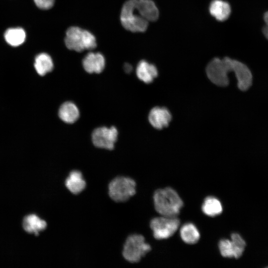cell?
I'll return each mask as SVG.
<instances>
[{"mask_svg": "<svg viewBox=\"0 0 268 268\" xmlns=\"http://www.w3.org/2000/svg\"><path fill=\"white\" fill-rule=\"evenodd\" d=\"M153 198L155 209L161 216L177 217L183 206L178 193L170 187L157 190Z\"/></svg>", "mask_w": 268, "mask_h": 268, "instance_id": "6da1fadb", "label": "cell"}, {"mask_svg": "<svg viewBox=\"0 0 268 268\" xmlns=\"http://www.w3.org/2000/svg\"><path fill=\"white\" fill-rule=\"evenodd\" d=\"M64 41L68 49L77 52H81L85 50H92L97 46L94 35L78 26H70L67 28Z\"/></svg>", "mask_w": 268, "mask_h": 268, "instance_id": "7a4b0ae2", "label": "cell"}, {"mask_svg": "<svg viewBox=\"0 0 268 268\" xmlns=\"http://www.w3.org/2000/svg\"><path fill=\"white\" fill-rule=\"evenodd\" d=\"M235 60L225 57L216 58L207 65L206 73L208 79L214 84L226 86L229 84L228 73L233 72Z\"/></svg>", "mask_w": 268, "mask_h": 268, "instance_id": "3957f363", "label": "cell"}, {"mask_svg": "<svg viewBox=\"0 0 268 268\" xmlns=\"http://www.w3.org/2000/svg\"><path fill=\"white\" fill-rule=\"evenodd\" d=\"M135 0H127L122 6L120 21L123 27L132 32H143L148 25V21L141 16L134 5Z\"/></svg>", "mask_w": 268, "mask_h": 268, "instance_id": "277c9868", "label": "cell"}, {"mask_svg": "<svg viewBox=\"0 0 268 268\" xmlns=\"http://www.w3.org/2000/svg\"><path fill=\"white\" fill-rule=\"evenodd\" d=\"M108 195L116 202H124L136 193V183L130 177L118 176L112 179L108 186Z\"/></svg>", "mask_w": 268, "mask_h": 268, "instance_id": "5b68a950", "label": "cell"}, {"mask_svg": "<svg viewBox=\"0 0 268 268\" xmlns=\"http://www.w3.org/2000/svg\"><path fill=\"white\" fill-rule=\"evenodd\" d=\"M151 246L145 242L144 237L134 234L126 239L122 251L124 258L131 263L139 262L151 250Z\"/></svg>", "mask_w": 268, "mask_h": 268, "instance_id": "8992f818", "label": "cell"}, {"mask_svg": "<svg viewBox=\"0 0 268 268\" xmlns=\"http://www.w3.org/2000/svg\"><path fill=\"white\" fill-rule=\"evenodd\" d=\"M180 220L177 217L161 216L153 218L150 227L154 238L157 240L167 239L177 231Z\"/></svg>", "mask_w": 268, "mask_h": 268, "instance_id": "52a82bcc", "label": "cell"}, {"mask_svg": "<svg viewBox=\"0 0 268 268\" xmlns=\"http://www.w3.org/2000/svg\"><path fill=\"white\" fill-rule=\"evenodd\" d=\"M246 243L238 233H233L231 235V240L223 239L218 243L221 256L224 258L238 259L242 256Z\"/></svg>", "mask_w": 268, "mask_h": 268, "instance_id": "ba28073f", "label": "cell"}, {"mask_svg": "<svg viewBox=\"0 0 268 268\" xmlns=\"http://www.w3.org/2000/svg\"><path fill=\"white\" fill-rule=\"evenodd\" d=\"M118 134V131L115 127H99L92 132V142L96 147L112 150L114 148Z\"/></svg>", "mask_w": 268, "mask_h": 268, "instance_id": "9c48e42d", "label": "cell"}, {"mask_svg": "<svg viewBox=\"0 0 268 268\" xmlns=\"http://www.w3.org/2000/svg\"><path fill=\"white\" fill-rule=\"evenodd\" d=\"M171 119L172 116L170 111L165 107H154L148 115L149 123L152 127L158 130L167 127Z\"/></svg>", "mask_w": 268, "mask_h": 268, "instance_id": "30bf717a", "label": "cell"}, {"mask_svg": "<svg viewBox=\"0 0 268 268\" xmlns=\"http://www.w3.org/2000/svg\"><path fill=\"white\" fill-rule=\"evenodd\" d=\"M233 72L237 80L239 89L242 91L248 90L253 81V76L248 67L242 62L235 60Z\"/></svg>", "mask_w": 268, "mask_h": 268, "instance_id": "8fae6325", "label": "cell"}, {"mask_svg": "<svg viewBox=\"0 0 268 268\" xmlns=\"http://www.w3.org/2000/svg\"><path fill=\"white\" fill-rule=\"evenodd\" d=\"M82 66L84 70L89 73H100L104 69L105 59L99 52H89L83 59Z\"/></svg>", "mask_w": 268, "mask_h": 268, "instance_id": "7c38bea8", "label": "cell"}, {"mask_svg": "<svg viewBox=\"0 0 268 268\" xmlns=\"http://www.w3.org/2000/svg\"><path fill=\"white\" fill-rule=\"evenodd\" d=\"M134 5L138 14L148 22L158 19L159 10L152 0H135Z\"/></svg>", "mask_w": 268, "mask_h": 268, "instance_id": "4fadbf2b", "label": "cell"}, {"mask_svg": "<svg viewBox=\"0 0 268 268\" xmlns=\"http://www.w3.org/2000/svg\"><path fill=\"white\" fill-rule=\"evenodd\" d=\"M65 185L71 194L76 195L85 189L86 182L80 171L73 170L69 173L66 179Z\"/></svg>", "mask_w": 268, "mask_h": 268, "instance_id": "5bb4252c", "label": "cell"}, {"mask_svg": "<svg viewBox=\"0 0 268 268\" xmlns=\"http://www.w3.org/2000/svg\"><path fill=\"white\" fill-rule=\"evenodd\" d=\"M136 74L139 80L145 83H149L157 76L158 70L154 65L141 60L136 67Z\"/></svg>", "mask_w": 268, "mask_h": 268, "instance_id": "9a60e30c", "label": "cell"}, {"mask_svg": "<svg viewBox=\"0 0 268 268\" xmlns=\"http://www.w3.org/2000/svg\"><path fill=\"white\" fill-rule=\"evenodd\" d=\"M210 14L220 21L226 20L231 13L230 4L223 0H213L209 5Z\"/></svg>", "mask_w": 268, "mask_h": 268, "instance_id": "2e32d148", "label": "cell"}, {"mask_svg": "<svg viewBox=\"0 0 268 268\" xmlns=\"http://www.w3.org/2000/svg\"><path fill=\"white\" fill-rule=\"evenodd\" d=\"M23 227L29 233H33L36 236L40 231L45 230L47 226V222L35 214H30L25 216L23 220Z\"/></svg>", "mask_w": 268, "mask_h": 268, "instance_id": "e0dca14e", "label": "cell"}, {"mask_svg": "<svg viewBox=\"0 0 268 268\" xmlns=\"http://www.w3.org/2000/svg\"><path fill=\"white\" fill-rule=\"evenodd\" d=\"M60 118L64 122L68 124L74 123L78 119L79 111L75 104L67 101L61 105L59 112Z\"/></svg>", "mask_w": 268, "mask_h": 268, "instance_id": "ac0fdd59", "label": "cell"}, {"mask_svg": "<svg viewBox=\"0 0 268 268\" xmlns=\"http://www.w3.org/2000/svg\"><path fill=\"white\" fill-rule=\"evenodd\" d=\"M34 66L38 74L44 76L53 70L54 64L51 56L43 53L35 57Z\"/></svg>", "mask_w": 268, "mask_h": 268, "instance_id": "d6986e66", "label": "cell"}, {"mask_svg": "<svg viewBox=\"0 0 268 268\" xmlns=\"http://www.w3.org/2000/svg\"><path fill=\"white\" fill-rule=\"evenodd\" d=\"M182 240L188 244H195L200 239V232L195 225L188 223L182 226L180 230Z\"/></svg>", "mask_w": 268, "mask_h": 268, "instance_id": "ffe728a7", "label": "cell"}, {"mask_svg": "<svg viewBox=\"0 0 268 268\" xmlns=\"http://www.w3.org/2000/svg\"><path fill=\"white\" fill-rule=\"evenodd\" d=\"M201 209L205 215L211 217L219 215L223 210L221 203L214 197L206 198L202 203Z\"/></svg>", "mask_w": 268, "mask_h": 268, "instance_id": "44dd1931", "label": "cell"}, {"mask_svg": "<svg viewBox=\"0 0 268 268\" xmlns=\"http://www.w3.org/2000/svg\"><path fill=\"white\" fill-rule=\"evenodd\" d=\"M4 36L8 44L12 46H18L24 42L26 34L21 28H11L5 31Z\"/></svg>", "mask_w": 268, "mask_h": 268, "instance_id": "7402d4cb", "label": "cell"}, {"mask_svg": "<svg viewBox=\"0 0 268 268\" xmlns=\"http://www.w3.org/2000/svg\"><path fill=\"white\" fill-rule=\"evenodd\" d=\"M34 1L37 7L43 10L51 8L55 3V0H34Z\"/></svg>", "mask_w": 268, "mask_h": 268, "instance_id": "603a6c76", "label": "cell"}, {"mask_svg": "<svg viewBox=\"0 0 268 268\" xmlns=\"http://www.w3.org/2000/svg\"><path fill=\"white\" fill-rule=\"evenodd\" d=\"M264 19L266 25L263 28V33L265 37L268 39V11L264 14Z\"/></svg>", "mask_w": 268, "mask_h": 268, "instance_id": "cb8c5ba5", "label": "cell"}, {"mask_svg": "<svg viewBox=\"0 0 268 268\" xmlns=\"http://www.w3.org/2000/svg\"><path fill=\"white\" fill-rule=\"evenodd\" d=\"M124 69L126 72L129 73L132 71L133 67L130 64L126 63L124 65Z\"/></svg>", "mask_w": 268, "mask_h": 268, "instance_id": "d4e9b609", "label": "cell"}]
</instances>
